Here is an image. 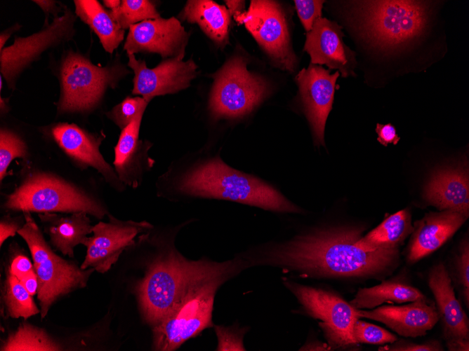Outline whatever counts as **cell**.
Here are the masks:
<instances>
[{
  "label": "cell",
  "mask_w": 469,
  "mask_h": 351,
  "mask_svg": "<svg viewBox=\"0 0 469 351\" xmlns=\"http://www.w3.org/2000/svg\"><path fill=\"white\" fill-rule=\"evenodd\" d=\"M8 98H3L1 96L0 98V110L1 114H6L10 109L8 106Z\"/></svg>",
  "instance_id": "7dc6e473"
},
{
  "label": "cell",
  "mask_w": 469,
  "mask_h": 351,
  "mask_svg": "<svg viewBox=\"0 0 469 351\" xmlns=\"http://www.w3.org/2000/svg\"><path fill=\"white\" fill-rule=\"evenodd\" d=\"M324 1L295 0L299 18L307 32H309L314 22L322 16Z\"/></svg>",
  "instance_id": "d590c367"
},
{
  "label": "cell",
  "mask_w": 469,
  "mask_h": 351,
  "mask_svg": "<svg viewBox=\"0 0 469 351\" xmlns=\"http://www.w3.org/2000/svg\"><path fill=\"white\" fill-rule=\"evenodd\" d=\"M19 280L30 295L34 296L37 293L39 284L34 270L25 275Z\"/></svg>",
  "instance_id": "7bdbcfd3"
},
{
  "label": "cell",
  "mask_w": 469,
  "mask_h": 351,
  "mask_svg": "<svg viewBox=\"0 0 469 351\" xmlns=\"http://www.w3.org/2000/svg\"><path fill=\"white\" fill-rule=\"evenodd\" d=\"M358 313L359 318L381 322L404 337L424 336L440 319L437 309L428 299L403 305H383L372 310L358 309Z\"/></svg>",
  "instance_id": "d6986e66"
},
{
  "label": "cell",
  "mask_w": 469,
  "mask_h": 351,
  "mask_svg": "<svg viewBox=\"0 0 469 351\" xmlns=\"http://www.w3.org/2000/svg\"><path fill=\"white\" fill-rule=\"evenodd\" d=\"M34 270L29 259L23 254L16 255L11 262L9 274L19 280L29 272Z\"/></svg>",
  "instance_id": "f35d334b"
},
{
  "label": "cell",
  "mask_w": 469,
  "mask_h": 351,
  "mask_svg": "<svg viewBox=\"0 0 469 351\" xmlns=\"http://www.w3.org/2000/svg\"><path fill=\"white\" fill-rule=\"evenodd\" d=\"M28 148L25 141L15 132L7 128L0 131V181L8 174V167L15 158L27 159Z\"/></svg>",
  "instance_id": "1f68e13d"
},
{
  "label": "cell",
  "mask_w": 469,
  "mask_h": 351,
  "mask_svg": "<svg viewBox=\"0 0 469 351\" xmlns=\"http://www.w3.org/2000/svg\"><path fill=\"white\" fill-rule=\"evenodd\" d=\"M423 199L440 211L454 210L468 216L469 181L464 165L436 171L424 187Z\"/></svg>",
  "instance_id": "603a6c76"
},
{
  "label": "cell",
  "mask_w": 469,
  "mask_h": 351,
  "mask_svg": "<svg viewBox=\"0 0 469 351\" xmlns=\"http://www.w3.org/2000/svg\"><path fill=\"white\" fill-rule=\"evenodd\" d=\"M189 35L174 17L147 20L131 26L124 45L127 53H153L163 58L185 54Z\"/></svg>",
  "instance_id": "e0dca14e"
},
{
  "label": "cell",
  "mask_w": 469,
  "mask_h": 351,
  "mask_svg": "<svg viewBox=\"0 0 469 351\" xmlns=\"http://www.w3.org/2000/svg\"><path fill=\"white\" fill-rule=\"evenodd\" d=\"M19 185L7 195L6 210L39 213L84 212L98 219L104 206L81 188L53 173L25 166Z\"/></svg>",
  "instance_id": "5b68a950"
},
{
  "label": "cell",
  "mask_w": 469,
  "mask_h": 351,
  "mask_svg": "<svg viewBox=\"0 0 469 351\" xmlns=\"http://www.w3.org/2000/svg\"><path fill=\"white\" fill-rule=\"evenodd\" d=\"M448 350L450 351H468L469 339H455L446 340Z\"/></svg>",
  "instance_id": "ee69618b"
},
{
  "label": "cell",
  "mask_w": 469,
  "mask_h": 351,
  "mask_svg": "<svg viewBox=\"0 0 469 351\" xmlns=\"http://www.w3.org/2000/svg\"><path fill=\"white\" fill-rule=\"evenodd\" d=\"M20 28V25L16 24L15 25L11 27L8 29L4 31L0 34V50L4 48V45L6 43L8 38L11 36L12 33L17 29Z\"/></svg>",
  "instance_id": "bcb514c9"
},
{
  "label": "cell",
  "mask_w": 469,
  "mask_h": 351,
  "mask_svg": "<svg viewBox=\"0 0 469 351\" xmlns=\"http://www.w3.org/2000/svg\"><path fill=\"white\" fill-rule=\"evenodd\" d=\"M87 214L84 212L66 214L45 212L39 216L53 246L62 254L73 257L74 247L79 244L84 245L87 235L92 233L93 226Z\"/></svg>",
  "instance_id": "cb8c5ba5"
},
{
  "label": "cell",
  "mask_w": 469,
  "mask_h": 351,
  "mask_svg": "<svg viewBox=\"0 0 469 351\" xmlns=\"http://www.w3.org/2000/svg\"><path fill=\"white\" fill-rule=\"evenodd\" d=\"M20 225L19 221L15 218L5 216L1 220L0 223V245H3L4 241L9 237L14 236L18 230L23 226Z\"/></svg>",
  "instance_id": "60d3db41"
},
{
  "label": "cell",
  "mask_w": 469,
  "mask_h": 351,
  "mask_svg": "<svg viewBox=\"0 0 469 351\" xmlns=\"http://www.w3.org/2000/svg\"><path fill=\"white\" fill-rule=\"evenodd\" d=\"M458 282L463 288L464 301L467 308L469 304V246L468 241H463L460 247L456 263Z\"/></svg>",
  "instance_id": "8d00e7d4"
},
{
  "label": "cell",
  "mask_w": 469,
  "mask_h": 351,
  "mask_svg": "<svg viewBox=\"0 0 469 351\" xmlns=\"http://www.w3.org/2000/svg\"><path fill=\"white\" fill-rule=\"evenodd\" d=\"M108 217V222L100 221L93 226V235L88 237L84 244L87 249L81 269L93 268L99 273L108 271L124 251L153 228L146 221H121L112 215Z\"/></svg>",
  "instance_id": "4fadbf2b"
},
{
  "label": "cell",
  "mask_w": 469,
  "mask_h": 351,
  "mask_svg": "<svg viewBox=\"0 0 469 351\" xmlns=\"http://www.w3.org/2000/svg\"><path fill=\"white\" fill-rule=\"evenodd\" d=\"M33 2L37 4L46 15V20L44 25L49 24L48 22V17L49 15L52 14L55 18L59 17L58 16V13L61 11V7L58 6L60 3L58 1L51 0H34Z\"/></svg>",
  "instance_id": "b9f144b4"
},
{
  "label": "cell",
  "mask_w": 469,
  "mask_h": 351,
  "mask_svg": "<svg viewBox=\"0 0 469 351\" xmlns=\"http://www.w3.org/2000/svg\"><path fill=\"white\" fill-rule=\"evenodd\" d=\"M428 285L437 303L445 340L469 339L468 317L456 297L444 263L432 268L428 275Z\"/></svg>",
  "instance_id": "7402d4cb"
},
{
  "label": "cell",
  "mask_w": 469,
  "mask_h": 351,
  "mask_svg": "<svg viewBox=\"0 0 469 351\" xmlns=\"http://www.w3.org/2000/svg\"><path fill=\"white\" fill-rule=\"evenodd\" d=\"M468 216L454 210L429 212L414 223L407 259L415 263L447 242Z\"/></svg>",
  "instance_id": "44dd1931"
},
{
  "label": "cell",
  "mask_w": 469,
  "mask_h": 351,
  "mask_svg": "<svg viewBox=\"0 0 469 351\" xmlns=\"http://www.w3.org/2000/svg\"><path fill=\"white\" fill-rule=\"evenodd\" d=\"M60 349V346L43 329L28 324L20 325L8 336L1 347L4 351H53Z\"/></svg>",
  "instance_id": "f1b7e54d"
},
{
  "label": "cell",
  "mask_w": 469,
  "mask_h": 351,
  "mask_svg": "<svg viewBox=\"0 0 469 351\" xmlns=\"http://www.w3.org/2000/svg\"><path fill=\"white\" fill-rule=\"evenodd\" d=\"M103 4L105 7L110 8L111 10L114 9L119 7L121 4V1L119 0H104Z\"/></svg>",
  "instance_id": "c3c4849f"
},
{
  "label": "cell",
  "mask_w": 469,
  "mask_h": 351,
  "mask_svg": "<svg viewBox=\"0 0 469 351\" xmlns=\"http://www.w3.org/2000/svg\"><path fill=\"white\" fill-rule=\"evenodd\" d=\"M378 350L389 351H443L444 348L438 340H429L423 343H416L404 340H396L392 345L380 347Z\"/></svg>",
  "instance_id": "74e56055"
},
{
  "label": "cell",
  "mask_w": 469,
  "mask_h": 351,
  "mask_svg": "<svg viewBox=\"0 0 469 351\" xmlns=\"http://www.w3.org/2000/svg\"><path fill=\"white\" fill-rule=\"evenodd\" d=\"M376 132L378 134V142L387 146L388 144H397L400 137L396 132L395 127L390 124H376Z\"/></svg>",
  "instance_id": "ab89813d"
},
{
  "label": "cell",
  "mask_w": 469,
  "mask_h": 351,
  "mask_svg": "<svg viewBox=\"0 0 469 351\" xmlns=\"http://www.w3.org/2000/svg\"><path fill=\"white\" fill-rule=\"evenodd\" d=\"M175 247L166 245L138 283L137 294L144 319L154 325L172 309L195 266Z\"/></svg>",
  "instance_id": "ba28073f"
},
{
  "label": "cell",
  "mask_w": 469,
  "mask_h": 351,
  "mask_svg": "<svg viewBox=\"0 0 469 351\" xmlns=\"http://www.w3.org/2000/svg\"><path fill=\"white\" fill-rule=\"evenodd\" d=\"M426 299V296L417 288L390 280L371 287L360 289L349 303L357 309H371L383 303H402Z\"/></svg>",
  "instance_id": "83f0119b"
},
{
  "label": "cell",
  "mask_w": 469,
  "mask_h": 351,
  "mask_svg": "<svg viewBox=\"0 0 469 351\" xmlns=\"http://www.w3.org/2000/svg\"><path fill=\"white\" fill-rule=\"evenodd\" d=\"M149 102L142 97H126L114 106L106 116L122 130L140 113H144Z\"/></svg>",
  "instance_id": "d6a6232c"
},
{
  "label": "cell",
  "mask_w": 469,
  "mask_h": 351,
  "mask_svg": "<svg viewBox=\"0 0 469 351\" xmlns=\"http://www.w3.org/2000/svg\"><path fill=\"white\" fill-rule=\"evenodd\" d=\"M353 336L358 344L383 345L397 340L395 335L386 329L359 319L354 323Z\"/></svg>",
  "instance_id": "836d02e7"
},
{
  "label": "cell",
  "mask_w": 469,
  "mask_h": 351,
  "mask_svg": "<svg viewBox=\"0 0 469 351\" xmlns=\"http://www.w3.org/2000/svg\"><path fill=\"white\" fill-rule=\"evenodd\" d=\"M23 213L25 223L18 233L26 242L33 259L39 284L37 298L43 319L58 298L74 289L84 287L95 269H81L55 254L44 238L31 212Z\"/></svg>",
  "instance_id": "8992f818"
},
{
  "label": "cell",
  "mask_w": 469,
  "mask_h": 351,
  "mask_svg": "<svg viewBox=\"0 0 469 351\" xmlns=\"http://www.w3.org/2000/svg\"><path fill=\"white\" fill-rule=\"evenodd\" d=\"M51 139L72 161L82 170L92 167L118 191L125 186L119 180L114 168L103 158L100 146L105 135L89 132L74 123H58L44 128Z\"/></svg>",
  "instance_id": "5bb4252c"
},
{
  "label": "cell",
  "mask_w": 469,
  "mask_h": 351,
  "mask_svg": "<svg viewBox=\"0 0 469 351\" xmlns=\"http://www.w3.org/2000/svg\"><path fill=\"white\" fill-rule=\"evenodd\" d=\"M285 284L307 313L321 321L319 326L331 350L359 345L353 336L354 323L359 319L358 309L331 291L293 282Z\"/></svg>",
  "instance_id": "30bf717a"
},
{
  "label": "cell",
  "mask_w": 469,
  "mask_h": 351,
  "mask_svg": "<svg viewBox=\"0 0 469 351\" xmlns=\"http://www.w3.org/2000/svg\"><path fill=\"white\" fill-rule=\"evenodd\" d=\"M143 113L121 130L114 147V170L121 182L133 188L141 184L145 174L154 163L147 153L150 143L139 138Z\"/></svg>",
  "instance_id": "ffe728a7"
},
{
  "label": "cell",
  "mask_w": 469,
  "mask_h": 351,
  "mask_svg": "<svg viewBox=\"0 0 469 351\" xmlns=\"http://www.w3.org/2000/svg\"><path fill=\"white\" fill-rule=\"evenodd\" d=\"M239 261H196L187 282L169 312L153 325L156 350L171 351L213 326L212 310L218 288L236 271Z\"/></svg>",
  "instance_id": "277c9868"
},
{
  "label": "cell",
  "mask_w": 469,
  "mask_h": 351,
  "mask_svg": "<svg viewBox=\"0 0 469 351\" xmlns=\"http://www.w3.org/2000/svg\"><path fill=\"white\" fill-rule=\"evenodd\" d=\"M215 331L218 341L216 350H245L242 343L244 331L242 329L216 326Z\"/></svg>",
  "instance_id": "e575fe53"
},
{
  "label": "cell",
  "mask_w": 469,
  "mask_h": 351,
  "mask_svg": "<svg viewBox=\"0 0 469 351\" xmlns=\"http://www.w3.org/2000/svg\"><path fill=\"white\" fill-rule=\"evenodd\" d=\"M4 301L8 315L13 318L27 319L41 312L35 305L32 296L15 276L8 274L4 287Z\"/></svg>",
  "instance_id": "f546056e"
},
{
  "label": "cell",
  "mask_w": 469,
  "mask_h": 351,
  "mask_svg": "<svg viewBox=\"0 0 469 351\" xmlns=\"http://www.w3.org/2000/svg\"><path fill=\"white\" fill-rule=\"evenodd\" d=\"M317 64H310L296 76L304 112L311 126L315 143L324 146L326 121L333 102L339 71L330 74Z\"/></svg>",
  "instance_id": "2e32d148"
},
{
  "label": "cell",
  "mask_w": 469,
  "mask_h": 351,
  "mask_svg": "<svg viewBox=\"0 0 469 351\" xmlns=\"http://www.w3.org/2000/svg\"><path fill=\"white\" fill-rule=\"evenodd\" d=\"M227 6V9L230 15L234 18L244 13L245 1H225Z\"/></svg>",
  "instance_id": "f6af8a7d"
},
{
  "label": "cell",
  "mask_w": 469,
  "mask_h": 351,
  "mask_svg": "<svg viewBox=\"0 0 469 351\" xmlns=\"http://www.w3.org/2000/svg\"><path fill=\"white\" fill-rule=\"evenodd\" d=\"M362 230H318L268 249L262 261L302 275L319 277H377L397 265L396 249L365 250L357 245Z\"/></svg>",
  "instance_id": "6da1fadb"
},
{
  "label": "cell",
  "mask_w": 469,
  "mask_h": 351,
  "mask_svg": "<svg viewBox=\"0 0 469 351\" xmlns=\"http://www.w3.org/2000/svg\"><path fill=\"white\" fill-rule=\"evenodd\" d=\"M128 73L121 65L99 67L78 53H67L60 68L58 112H87L93 109L107 88L116 87L118 81Z\"/></svg>",
  "instance_id": "52a82bcc"
},
{
  "label": "cell",
  "mask_w": 469,
  "mask_h": 351,
  "mask_svg": "<svg viewBox=\"0 0 469 351\" xmlns=\"http://www.w3.org/2000/svg\"><path fill=\"white\" fill-rule=\"evenodd\" d=\"M209 109L216 118H238L251 113L266 97L267 86L251 74L242 57L230 59L213 75Z\"/></svg>",
  "instance_id": "9c48e42d"
},
{
  "label": "cell",
  "mask_w": 469,
  "mask_h": 351,
  "mask_svg": "<svg viewBox=\"0 0 469 351\" xmlns=\"http://www.w3.org/2000/svg\"><path fill=\"white\" fill-rule=\"evenodd\" d=\"M411 216L404 209L388 216L380 225L361 237L357 245L365 250L396 249L412 233Z\"/></svg>",
  "instance_id": "4316f807"
},
{
  "label": "cell",
  "mask_w": 469,
  "mask_h": 351,
  "mask_svg": "<svg viewBox=\"0 0 469 351\" xmlns=\"http://www.w3.org/2000/svg\"><path fill=\"white\" fill-rule=\"evenodd\" d=\"M76 15L65 8L62 15L26 37L15 36L12 45L0 50V71L9 88H15L20 73L51 47L73 38Z\"/></svg>",
  "instance_id": "7c38bea8"
},
{
  "label": "cell",
  "mask_w": 469,
  "mask_h": 351,
  "mask_svg": "<svg viewBox=\"0 0 469 351\" xmlns=\"http://www.w3.org/2000/svg\"><path fill=\"white\" fill-rule=\"evenodd\" d=\"M109 13L124 30L144 20L160 18L155 4L148 0H123L119 7Z\"/></svg>",
  "instance_id": "4dcf8cb0"
},
{
  "label": "cell",
  "mask_w": 469,
  "mask_h": 351,
  "mask_svg": "<svg viewBox=\"0 0 469 351\" xmlns=\"http://www.w3.org/2000/svg\"><path fill=\"white\" fill-rule=\"evenodd\" d=\"M128 66L133 71V95H140L147 102L157 96L173 94L190 85L195 78L197 66L192 59L183 61L182 54L160 62L154 68H148L143 60H137L132 53H127Z\"/></svg>",
  "instance_id": "9a60e30c"
},
{
  "label": "cell",
  "mask_w": 469,
  "mask_h": 351,
  "mask_svg": "<svg viewBox=\"0 0 469 351\" xmlns=\"http://www.w3.org/2000/svg\"><path fill=\"white\" fill-rule=\"evenodd\" d=\"M355 25L375 56L392 60L412 53L432 31L434 6L428 1H356Z\"/></svg>",
  "instance_id": "3957f363"
},
{
  "label": "cell",
  "mask_w": 469,
  "mask_h": 351,
  "mask_svg": "<svg viewBox=\"0 0 469 351\" xmlns=\"http://www.w3.org/2000/svg\"><path fill=\"white\" fill-rule=\"evenodd\" d=\"M230 14L228 9L210 0H190L186 3L182 18L197 24L202 30L218 45L228 41Z\"/></svg>",
  "instance_id": "d4e9b609"
},
{
  "label": "cell",
  "mask_w": 469,
  "mask_h": 351,
  "mask_svg": "<svg viewBox=\"0 0 469 351\" xmlns=\"http://www.w3.org/2000/svg\"><path fill=\"white\" fill-rule=\"evenodd\" d=\"M234 18L244 24L277 66L293 71L296 57L291 46L284 13L278 3L252 0L248 11Z\"/></svg>",
  "instance_id": "8fae6325"
},
{
  "label": "cell",
  "mask_w": 469,
  "mask_h": 351,
  "mask_svg": "<svg viewBox=\"0 0 469 351\" xmlns=\"http://www.w3.org/2000/svg\"><path fill=\"white\" fill-rule=\"evenodd\" d=\"M75 13L98 36L105 51L112 53L123 41L125 30L96 0H75Z\"/></svg>",
  "instance_id": "484cf974"
},
{
  "label": "cell",
  "mask_w": 469,
  "mask_h": 351,
  "mask_svg": "<svg viewBox=\"0 0 469 351\" xmlns=\"http://www.w3.org/2000/svg\"><path fill=\"white\" fill-rule=\"evenodd\" d=\"M342 28L336 22L322 17L308 32L304 50L311 64H325L329 70L337 69L343 77L355 75V53L343 42Z\"/></svg>",
  "instance_id": "ac0fdd59"
},
{
  "label": "cell",
  "mask_w": 469,
  "mask_h": 351,
  "mask_svg": "<svg viewBox=\"0 0 469 351\" xmlns=\"http://www.w3.org/2000/svg\"><path fill=\"white\" fill-rule=\"evenodd\" d=\"M161 192L233 201L280 212H301L272 186L226 164L218 156L172 164L157 181Z\"/></svg>",
  "instance_id": "7a4b0ae2"
}]
</instances>
